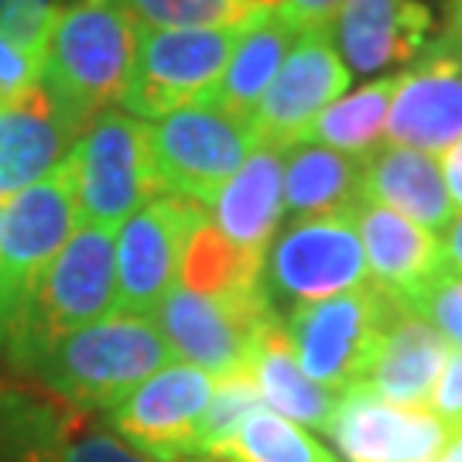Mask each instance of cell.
<instances>
[{"instance_id":"18","label":"cell","mask_w":462,"mask_h":462,"mask_svg":"<svg viewBox=\"0 0 462 462\" xmlns=\"http://www.w3.org/2000/svg\"><path fill=\"white\" fill-rule=\"evenodd\" d=\"M247 374L267 411L281 414L301 429H329L336 404L343 394L326 391L322 383H315L301 370L295 349L288 343L281 315H271L257 332V343H254L247 360Z\"/></svg>"},{"instance_id":"43","label":"cell","mask_w":462,"mask_h":462,"mask_svg":"<svg viewBox=\"0 0 462 462\" xmlns=\"http://www.w3.org/2000/svg\"><path fill=\"white\" fill-rule=\"evenodd\" d=\"M0 462H4V456H0Z\"/></svg>"},{"instance_id":"2","label":"cell","mask_w":462,"mask_h":462,"mask_svg":"<svg viewBox=\"0 0 462 462\" xmlns=\"http://www.w3.org/2000/svg\"><path fill=\"white\" fill-rule=\"evenodd\" d=\"M116 230L79 226L17 309L4 356L32 374L59 339L116 312Z\"/></svg>"},{"instance_id":"22","label":"cell","mask_w":462,"mask_h":462,"mask_svg":"<svg viewBox=\"0 0 462 462\" xmlns=\"http://www.w3.org/2000/svg\"><path fill=\"white\" fill-rule=\"evenodd\" d=\"M69 131L38 86L32 97L0 110V199L45 179L66 158Z\"/></svg>"},{"instance_id":"24","label":"cell","mask_w":462,"mask_h":462,"mask_svg":"<svg viewBox=\"0 0 462 462\" xmlns=\"http://www.w3.org/2000/svg\"><path fill=\"white\" fill-rule=\"evenodd\" d=\"M298 38V28L281 14V11H267L257 14L247 24V32L240 34L236 49H233L230 62L223 69V79L213 93V106L226 110L233 116L254 120L257 106L264 93L271 89L274 76H278L281 62L288 59V49Z\"/></svg>"},{"instance_id":"29","label":"cell","mask_w":462,"mask_h":462,"mask_svg":"<svg viewBox=\"0 0 462 462\" xmlns=\"http://www.w3.org/2000/svg\"><path fill=\"white\" fill-rule=\"evenodd\" d=\"M261 408L264 404H261V394H257V387H254L247 370L216 380L213 401L202 411V421H199V431H196V459H206L219 446H226L233 435L240 431V425L254 411H261Z\"/></svg>"},{"instance_id":"6","label":"cell","mask_w":462,"mask_h":462,"mask_svg":"<svg viewBox=\"0 0 462 462\" xmlns=\"http://www.w3.org/2000/svg\"><path fill=\"white\" fill-rule=\"evenodd\" d=\"M257 148L254 124L213 103H192L151 124V168L158 196L209 209L223 185Z\"/></svg>"},{"instance_id":"12","label":"cell","mask_w":462,"mask_h":462,"mask_svg":"<svg viewBox=\"0 0 462 462\" xmlns=\"http://www.w3.org/2000/svg\"><path fill=\"white\" fill-rule=\"evenodd\" d=\"M349 79L353 76L336 51L332 28L298 32L288 59L281 62L274 83L250 120L257 144L274 151L305 144V134L315 124V116L346 93Z\"/></svg>"},{"instance_id":"14","label":"cell","mask_w":462,"mask_h":462,"mask_svg":"<svg viewBox=\"0 0 462 462\" xmlns=\"http://www.w3.org/2000/svg\"><path fill=\"white\" fill-rule=\"evenodd\" d=\"M326 435L343 462H435L452 431L431 411L353 387L339 397Z\"/></svg>"},{"instance_id":"19","label":"cell","mask_w":462,"mask_h":462,"mask_svg":"<svg viewBox=\"0 0 462 462\" xmlns=\"http://www.w3.org/2000/svg\"><path fill=\"white\" fill-rule=\"evenodd\" d=\"M213 223L230 236L236 247L264 257L271 240L278 236L284 216V162L281 151L257 148L240 165V171L216 196Z\"/></svg>"},{"instance_id":"3","label":"cell","mask_w":462,"mask_h":462,"mask_svg":"<svg viewBox=\"0 0 462 462\" xmlns=\"http://www.w3.org/2000/svg\"><path fill=\"white\" fill-rule=\"evenodd\" d=\"M168 364L175 356L151 319L114 312L59 339L32 374L79 411H110Z\"/></svg>"},{"instance_id":"20","label":"cell","mask_w":462,"mask_h":462,"mask_svg":"<svg viewBox=\"0 0 462 462\" xmlns=\"http://www.w3.org/2000/svg\"><path fill=\"white\" fill-rule=\"evenodd\" d=\"M364 199L408 216L431 233L446 230L456 216L439 162L401 144H383L364 158Z\"/></svg>"},{"instance_id":"17","label":"cell","mask_w":462,"mask_h":462,"mask_svg":"<svg viewBox=\"0 0 462 462\" xmlns=\"http://www.w3.org/2000/svg\"><path fill=\"white\" fill-rule=\"evenodd\" d=\"M356 230L364 240L370 284L391 295L397 305H408L429 281L442 274V240L439 233L411 223L380 202L360 199L353 209Z\"/></svg>"},{"instance_id":"31","label":"cell","mask_w":462,"mask_h":462,"mask_svg":"<svg viewBox=\"0 0 462 462\" xmlns=\"http://www.w3.org/2000/svg\"><path fill=\"white\" fill-rule=\"evenodd\" d=\"M401 309L414 319H425L452 349H462V274L442 271Z\"/></svg>"},{"instance_id":"32","label":"cell","mask_w":462,"mask_h":462,"mask_svg":"<svg viewBox=\"0 0 462 462\" xmlns=\"http://www.w3.org/2000/svg\"><path fill=\"white\" fill-rule=\"evenodd\" d=\"M59 11V0H0V34L42 59Z\"/></svg>"},{"instance_id":"37","label":"cell","mask_w":462,"mask_h":462,"mask_svg":"<svg viewBox=\"0 0 462 462\" xmlns=\"http://www.w3.org/2000/svg\"><path fill=\"white\" fill-rule=\"evenodd\" d=\"M442 271L462 274V213L452 216V223L446 226V240H442Z\"/></svg>"},{"instance_id":"39","label":"cell","mask_w":462,"mask_h":462,"mask_svg":"<svg viewBox=\"0 0 462 462\" xmlns=\"http://www.w3.org/2000/svg\"><path fill=\"white\" fill-rule=\"evenodd\" d=\"M448 38L462 45V0H448Z\"/></svg>"},{"instance_id":"16","label":"cell","mask_w":462,"mask_h":462,"mask_svg":"<svg viewBox=\"0 0 462 462\" xmlns=\"http://www.w3.org/2000/svg\"><path fill=\"white\" fill-rule=\"evenodd\" d=\"M332 24L349 76H377L429 49L431 11L421 0H343Z\"/></svg>"},{"instance_id":"28","label":"cell","mask_w":462,"mask_h":462,"mask_svg":"<svg viewBox=\"0 0 462 462\" xmlns=\"http://www.w3.org/2000/svg\"><path fill=\"white\" fill-rule=\"evenodd\" d=\"M137 28H230L250 17L240 0H116Z\"/></svg>"},{"instance_id":"10","label":"cell","mask_w":462,"mask_h":462,"mask_svg":"<svg viewBox=\"0 0 462 462\" xmlns=\"http://www.w3.org/2000/svg\"><path fill=\"white\" fill-rule=\"evenodd\" d=\"M271 315L278 312L267 295L223 301L175 284L165 301L154 309L151 322L162 332L175 360L223 380L247 370L257 332Z\"/></svg>"},{"instance_id":"8","label":"cell","mask_w":462,"mask_h":462,"mask_svg":"<svg viewBox=\"0 0 462 462\" xmlns=\"http://www.w3.org/2000/svg\"><path fill=\"white\" fill-rule=\"evenodd\" d=\"M76 165L79 226H114L158 196L151 168V124L124 110H103L69 148Z\"/></svg>"},{"instance_id":"7","label":"cell","mask_w":462,"mask_h":462,"mask_svg":"<svg viewBox=\"0 0 462 462\" xmlns=\"http://www.w3.org/2000/svg\"><path fill=\"white\" fill-rule=\"evenodd\" d=\"M261 278L271 305H284L288 312L370 284L356 216L336 213L291 219L271 240Z\"/></svg>"},{"instance_id":"25","label":"cell","mask_w":462,"mask_h":462,"mask_svg":"<svg viewBox=\"0 0 462 462\" xmlns=\"http://www.w3.org/2000/svg\"><path fill=\"white\" fill-rule=\"evenodd\" d=\"M364 199V158L322 144H298L284 162V216L353 213Z\"/></svg>"},{"instance_id":"5","label":"cell","mask_w":462,"mask_h":462,"mask_svg":"<svg viewBox=\"0 0 462 462\" xmlns=\"http://www.w3.org/2000/svg\"><path fill=\"white\" fill-rule=\"evenodd\" d=\"M247 24L137 28V55L120 97L124 114L137 120H162L192 103H209Z\"/></svg>"},{"instance_id":"11","label":"cell","mask_w":462,"mask_h":462,"mask_svg":"<svg viewBox=\"0 0 462 462\" xmlns=\"http://www.w3.org/2000/svg\"><path fill=\"white\" fill-rule=\"evenodd\" d=\"M213 391L216 377L175 360L116 401L106 411V425L151 462L196 459V431Z\"/></svg>"},{"instance_id":"34","label":"cell","mask_w":462,"mask_h":462,"mask_svg":"<svg viewBox=\"0 0 462 462\" xmlns=\"http://www.w3.org/2000/svg\"><path fill=\"white\" fill-rule=\"evenodd\" d=\"M429 411L446 425L448 431L462 429V349L448 353L446 366H442V377L435 383L429 401Z\"/></svg>"},{"instance_id":"38","label":"cell","mask_w":462,"mask_h":462,"mask_svg":"<svg viewBox=\"0 0 462 462\" xmlns=\"http://www.w3.org/2000/svg\"><path fill=\"white\" fill-rule=\"evenodd\" d=\"M435 462H462V429H456L452 435H448L446 448L439 452V459Z\"/></svg>"},{"instance_id":"26","label":"cell","mask_w":462,"mask_h":462,"mask_svg":"<svg viewBox=\"0 0 462 462\" xmlns=\"http://www.w3.org/2000/svg\"><path fill=\"white\" fill-rule=\"evenodd\" d=\"M397 89V76H380L374 83H364L349 97H339L315 116V124L305 134V144L343 151L353 158H366L380 148L391 99Z\"/></svg>"},{"instance_id":"30","label":"cell","mask_w":462,"mask_h":462,"mask_svg":"<svg viewBox=\"0 0 462 462\" xmlns=\"http://www.w3.org/2000/svg\"><path fill=\"white\" fill-rule=\"evenodd\" d=\"M21 462H151L116 435L106 431H79L72 435L69 425H59L45 439L21 452Z\"/></svg>"},{"instance_id":"40","label":"cell","mask_w":462,"mask_h":462,"mask_svg":"<svg viewBox=\"0 0 462 462\" xmlns=\"http://www.w3.org/2000/svg\"><path fill=\"white\" fill-rule=\"evenodd\" d=\"M247 11H254V14H267V11H281L288 0H240Z\"/></svg>"},{"instance_id":"13","label":"cell","mask_w":462,"mask_h":462,"mask_svg":"<svg viewBox=\"0 0 462 462\" xmlns=\"http://www.w3.org/2000/svg\"><path fill=\"white\" fill-rule=\"evenodd\" d=\"M202 206L175 196L148 199L120 223L114 247L116 312L151 319L165 295L179 284L185 233Z\"/></svg>"},{"instance_id":"15","label":"cell","mask_w":462,"mask_h":462,"mask_svg":"<svg viewBox=\"0 0 462 462\" xmlns=\"http://www.w3.org/2000/svg\"><path fill=\"white\" fill-rule=\"evenodd\" d=\"M387 144L446 154L462 137V51L452 38L418 55L408 72L397 76L387 114Z\"/></svg>"},{"instance_id":"27","label":"cell","mask_w":462,"mask_h":462,"mask_svg":"<svg viewBox=\"0 0 462 462\" xmlns=\"http://www.w3.org/2000/svg\"><path fill=\"white\" fill-rule=\"evenodd\" d=\"M206 459L216 462H339L322 442H315V435L281 418V414L254 411L240 425L226 446H219Z\"/></svg>"},{"instance_id":"1","label":"cell","mask_w":462,"mask_h":462,"mask_svg":"<svg viewBox=\"0 0 462 462\" xmlns=\"http://www.w3.org/2000/svg\"><path fill=\"white\" fill-rule=\"evenodd\" d=\"M137 55V24L116 0H69L42 51V89L69 137L120 103Z\"/></svg>"},{"instance_id":"42","label":"cell","mask_w":462,"mask_h":462,"mask_svg":"<svg viewBox=\"0 0 462 462\" xmlns=\"http://www.w3.org/2000/svg\"><path fill=\"white\" fill-rule=\"evenodd\" d=\"M185 462H216V459H185Z\"/></svg>"},{"instance_id":"9","label":"cell","mask_w":462,"mask_h":462,"mask_svg":"<svg viewBox=\"0 0 462 462\" xmlns=\"http://www.w3.org/2000/svg\"><path fill=\"white\" fill-rule=\"evenodd\" d=\"M79 230L76 165L66 154L45 179L4 199L0 216V301L14 326L34 281Z\"/></svg>"},{"instance_id":"4","label":"cell","mask_w":462,"mask_h":462,"mask_svg":"<svg viewBox=\"0 0 462 462\" xmlns=\"http://www.w3.org/2000/svg\"><path fill=\"white\" fill-rule=\"evenodd\" d=\"M401 312L404 309L394 298L364 284L291 309L284 315V332L301 370L332 394H346L353 387H364L383 336Z\"/></svg>"},{"instance_id":"21","label":"cell","mask_w":462,"mask_h":462,"mask_svg":"<svg viewBox=\"0 0 462 462\" xmlns=\"http://www.w3.org/2000/svg\"><path fill=\"white\" fill-rule=\"evenodd\" d=\"M448 353L452 346L442 339V332L431 329L425 319L401 312L383 336V346L366 374L364 387L391 404L429 411L431 391L442 377Z\"/></svg>"},{"instance_id":"33","label":"cell","mask_w":462,"mask_h":462,"mask_svg":"<svg viewBox=\"0 0 462 462\" xmlns=\"http://www.w3.org/2000/svg\"><path fill=\"white\" fill-rule=\"evenodd\" d=\"M42 86V59L0 34V110L28 99Z\"/></svg>"},{"instance_id":"23","label":"cell","mask_w":462,"mask_h":462,"mask_svg":"<svg viewBox=\"0 0 462 462\" xmlns=\"http://www.w3.org/2000/svg\"><path fill=\"white\" fill-rule=\"evenodd\" d=\"M261 271H264V257L236 247L213 223V216L199 209L182 244V264H179L182 288L206 298H223V301L257 298L267 295Z\"/></svg>"},{"instance_id":"36","label":"cell","mask_w":462,"mask_h":462,"mask_svg":"<svg viewBox=\"0 0 462 462\" xmlns=\"http://www.w3.org/2000/svg\"><path fill=\"white\" fill-rule=\"evenodd\" d=\"M442 179H446V192L452 199V209L462 213V137L442 154Z\"/></svg>"},{"instance_id":"41","label":"cell","mask_w":462,"mask_h":462,"mask_svg":"<svg viewBox=\"0 0 462 462\" xmlns=\"http://www.w3.org/2000/svg\"><path fill=\"white\" fill-rule=\"evenodd\" d=\"M0 216H4V199H0ZM7 336H11V315H7L4 301H0V353L7 346Z\"/></svg>"},{"instance_id":"35","label":"cell","mask_w":462,"mask_h":462,"mask_svg":"<svg viewBox=\"0 0 462 462\" xmlns=\"http://www.w3.org/2000/svg\"><path fill=\"white\" fill-rule=\"evenodd\" d=\"M343 0H288L281 7V14L295 24L298 32H312V28H332V17L339 14Z\"/></svg>"}]
</instances>
